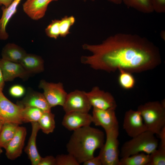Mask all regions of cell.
I'll return each instance as SVG.
<instances>
[{"mask_svg": "<svg viewBox=\"0 0 165 165\" xmlns=\"http://www.w3.org/2000/svg\"><path fill=\"white\" fill-rule=\"evenodd\" d=\"M82 48L92 54L82 56V63L109 73L122 69L139 73L153 69L161 63L158 48L137 34L117 33L99 44H84Z\"/></svg>", "mask_w": 165, "mask_h": 165, "instance_id": "cell-1", "label": "cell"}, {"mask_svg": "<svg viewBox=\"0 0 165 165\" xmlns=\"http://www.w3.org/2000/svg\"><path fill=\"white\" fill-rule=\"evenodd\" d=\"M104 132L90 126L73 131L66 145L68 153L80 164L93 157L97 149H101L105 142Z\"/></svg>", "mask_w": 165, "mask_h": 165, "instance_id": "cell-2", "label": "cell"}, {"mask_svg": "<svg viewBox=\"0 0 165 165\" xmlns=\"http://www.w3.org/2000/svg\"><path fill=\"white\" fill-rule=\"evenodd\" d=\"M140 113L147 130L158 135L165 126V101H149L140 105Z\"/></svg>", "mask_w": 165, "mask_h": 165, "instance_id": "cell-3", "label": "cell"}, {"mask_svg": "<svg viewBox=\"0 0 165 165\" xmlns=\"http://www.w3.org/2000/svg\"><path fill=\"white\" fill-rule=\"evenodd\" d=\"M158 145V140L154 134L146 130L125 142L121 148L119 156L125 157L141 152L150 154Z\"/></svg>", "mask_w": 165, "mask_h": 165, "instance_id": "cell-4", "label": "cell"}, {"mask_svg": "<svg viewBox=\"0 0 165 165\" xmlns=\"http://www.w3.org/2000/svg\"><path fill=\"white\" fill-rule=\"evenodd\" d=\"M119 127L106 131V140L99 156L102 165H119Z\"/></svg>", "mask_w": 165, "mask_h": 165, "instance_id": "cell-5", "label": "cell"}, {"mask_svg": "<svg viewBox=\"0 0 165 165\" xmlns=\"http://www.w3.org/2000/svg\"><path fill=\"white\" fill-rule=\"evenodd\" d=\"M39 87L43 90V94L51 108L57 105L63 106L68 93L62 83L50 82L42 80Z\"/></svg>", "mask_w": 165, "mask_h": 165, "instance_id": "cell-6", "label": "cell"}, {"mask_svg": "<svg viewBox=\"0 0 165 165\" xmlns=\"http://www.w3.org/2000/svg\"><path fill=\"white\" fill-rule=\"evenodd\" d=\"M62 107L65 113L72 112L88 113L92 107L86 92L76 90L68 94Z\"/></svg>", "mask_w": 165, "mask_h": 165, "instance_id": "cell-7", "label": "cell"}, {"mask_svg": "<svg viewBox=\"0 0 165 165\" xmlns=\"http://www.w3.org/2000/svg\"><path fill=\"white\" fill-rule=\"evenodd\" d=\"M23 108L15 104L0 91V119L4 123H12L19 125L22 123V113Z\"/></svg>", "mask_w": 165, "mask_h": 165, "instance_id": "cell-8", "label": "cell"}, {"mask_svg": "<svg viewBox=\"0 0 165 165\" xmlns=\"http://www.w3.org/2000/svg\"><path fill=\"white\" fill-rule=\"evenodd\" d=\"M89 101L93 108L102 109H115L117 106L115 100L109 92H106L97 86H95L86 92Z\"/></svg>", "mask_w": 165, "mask_h": 165, "instance_id": "cell-9", "label": "cell"}, {"mask_svg": "<svg viewBox=\"0 0 165 165\" xmlns=\"http://www.w3.org/2000/svg\"><path fill=\"white\" fill-rule=\"evenodd\" d=\"M123 128L127 134L133 138L147 130L143 119L138 110L130 109L124 114Z\"/></svg>", "mask_w": 165, "mask_h": 165, "instance_id": "cell-10", "label": "cell"}, {"mask_svg": "<svg viewBox=\"0 0 165 165\" xmlns=\"http://www.w3.org/2000/svg\"><path fill=\"white\" fill-rule=\"evenodd\" d=\"M115 109H102L93 108L92 115V123L101 126L105 131L119 127Z\"/></svg>", "mask_w": 165, "mask_h": 165, "instance_id": "cell-11", "label": "cell"}, {"mask_svg": "<svg viewBox=\"0 0 165 165\" xmlns=\"http://www.w3.org/2000/svg\"><path fill=\"white\" fill-rule=\"evenodd\" d=\"M92 123V115L88 113L72 112L65 113L62 124L68 130L73 131L82 127L90 126Z\"/></svg>", "mask_w": 165, "mask_h": 165, "instance_id": "cell-12", "label": "cell"}, {"mask_svg": "<svg viewBox=\"0 0 165 165\" xmlns=\"http://www.w3.org/2000/svg\"><path fill=\"white\" fill-rule=\"evenodd\" d=\"M0 67L5 82L11 81L18 77L25 80L31 74L27 71L20 63L2 58L0 59Z\"/></svg>", "mask_w": 165, "mask_h": 165, "instance_id": "cell-13", "label": "cell"}, {"mask_svg": "<svg viewBox=\"0 0 165 165\" xmlns=\"http://www.w3.org/2000/svg\"><path fill=\"white\" fill-rule=\"evenodd\" d=\"M26 134V128L19 126L15 135L5 149L6 155L8 159L14 160L20 156Z\"/></svg>", "mask_w": 165, "mask_h": 165, "instance_id": "cell-14", "label": "cell"}, {"mask_svg": "<svg viewBox=\"0 0 165 165\" xmlns=\"http://www.w3.org/2000/svg\"><path fill=\"white\" fill-rule=\"evenodd\" d=\"M17 104L23 108L32 107L38 108L44 112H51L49 105L43 94L33 90H29L25 96Z\"/></svg>", "mask_w": 165, "mask_h": 165, "instance_id": "cell-15", "label": "cell"}, {"mask_svg": "<svg viewBox=\"0 0 165 165\" xmlns=\"http://www.w3.org/2000/svg\"><path fill=\"white\" fill-rule=\"evenodd\" d=\"M58 0H27L23 4L25 13L31 19L38 20L45 16L50 2Z\"/></svg>", "mask_w": 165, "mask_h": 165, "instance_id": "cell-16", "label": "cell"}, {"mask_svg": "<svg viewBox=\"0 0 165 165\" xmlns=\"http://www.w3.org/2000/svg\"><path fill=\"white\" fill-rule=\"evenodd\" d=\"M32 131L24 151L27 154L32 165H38L41 157L39 154L36 146V138L40 128L38 122L31 123Z\"/></svg>", "mask_w": 165, "mask_h": 165, "instance_id": "cell-17", "label": "cell"}, {"mask_svg": "<svg viewBox=\"0 0 165 165\" xmlns=\"http://www.w3.org/2000/svg\"><path fill=\"white\" fill-rule=\"evenodd\" d=\"M21 0H13L7 8L2 7V14L0 18V40H5L9 37L6 28L10 19L16 13L17 7Z\"/></svg>", "mask_w": 165, "mask_h": 165, "instance_id": "cell-18", "label": "cell"}, {"mask_svg": "<svg viewBox=\"0 0 165 165\" xmlns=\"http://www.w3.org/2000/svg\"><path fill=\"white\" fill-rule=\"evenodd\" d=\"M20 63L31 74L41 73L44 70L43 59L35 54L27 53Z\"/></svg>", "mask_w": 165, "mask_h": 165, "instance_id": "cell-19", "label": "cell"}, {"mask_svg": "<svg viewBox=\"0 0 165 165\" xmlns=\"http://www.w3.org/2000/svg\"><path fill=\"white\" fill-rule=\"evenodd\" d=\"M27 53L25 50L13 43H8L3 48L2 58L12 62L20 63Z\"/></svg>", "mask_w": 165, "mask_h": 165, "instance_id": "cell-20", "label": "cell"}, {"mask_svg": "<svg viewBox=\"0 0 165 165\" xmlns=\"http://www.w3.org/2000/svg\"><path fill=\"white\" fill-rule=\"evenodd\" d=\"M19 125L4 123L0 133V147L5 149L16 132Z\"/></svg>", "mask_w": 165, "mask_h": 165, "instance_id": "cell-21", "label": "cell"}, {"mask_svg": "<svg viewBox=\"0 0 165 165\" xmlns=\"http://www.w3.org/2000/svg\"><path fill=\"white\" fill-rule=\"evenodd\" d=\"M149 154L141 152L120 159L119 165H148Z\"/></svg>", "mask_w": 165, "mask_h": 165, "instance_id": "cell-22", "label": "cell"}, {"mask_svg": "<svg viewBox=\"0 0 165 165\" xmlns=\"http://www.w3.org/2000/svg\"><path fill=\"white\" fill-rule=\"evenodd\" d=\"M55 115L51 112H44L38 122L40 129L44 133H52L55 127Z\"/></svg>", "mask_w": 165, "mask_h": 165, "instance_id": "cell-23", "label": "cell"}, {"mask_svg": "<svg viewBox=\"0 0 165 165\" xmlns=\"http://www.w3.org/2000/svg\"><path fill=\"white\" fill-rule=\"evenodd\" d=\"M127 6L141 13L149 14L153 12L150 0H122Z\"/></svg>", "mask_w": 165, "mask_h": 165, "instance_id": "cell-24", "label": "cell"}, {"mask_svg": "<svg viewBox=\"0 0 165 165\" xmlns=\"http://www.w3.org/2000/svg\"><path fill=\"white\" fill-rule=\"evenodd\" d=\"M43 112L41 110L36 108H23L22 113L23 122H38Z\"/></svg>", "mask_w": 165, "mask_h": 165, "instance_id": "cell-25", "label": "cell"}, {"mask_svg": "<svg viewBox=\"0 0 165 165\" xmlns=\"http://www.w3.org/2000/svg\"><path fill=\"white\" fill-rule=\"evenodd\" d=\"M119 71L118 81L120 86L125 90L133 88L135 85V79L132 73L122 69Z\"/></svg>", "mask_w": 165, "mask_h": 165, "instance_id": "cell-26", "label": "cell"}, {"mask_svg": "<svg viewBox=\"0 0 165 165\" xmlns=\"http://www.w3.org/2000/svg\"><path fill=\"white\" fill-rule=\"evenodd\" d=\"M165 165V147L160 146L149 154V160L148 165Z\"/></svg>", "mask_w": 165, "mask_h": 165, "instance_id": "cell-27", "label": "cell"}, {"mask_svg": "<svg viewBox=\"0 0 165 165\" xmlns=\"http://www.w3.org/2000/svg\"><path fill=\"white\" fill-rule=\"evenodd\" d=\"M75 21V18L73 16H66L59 20L60 36L65 37L70 33L69 30Z\"/></svg>", "mask_w": 165, "mask_h": 165, "instance_id": "cell-28", "label": "cell"}, {"mask_svg": "<svg viewBox=\"0 0 165 165\" xmlns=\"http://www.w3.org/2000/svg\"><path fill=\"white\" fill-rule=\"evenodd\" d=\"M45 31L49 37L56 39L60 36L59 20H52L45 29Z\"/></svg>", "mask_w": 165, "mask_h": 165, "instance_id": "cell-29", "label": "cell"}, {"mask_svg": "<svg viewBox=\"0 0 165 165\" xmlns=\"http://www.w3.org/2000/svg\"><path fill=\"white\" fill-rule=\"evenodd\" d=\"M56 165H79L75 158L71 154L58 155L55 157Z\"/></svg>", "mask_w": 165, "mask_h": 165, "instance_id": "cell-30", "label": "cell"}, {"mask_svg": "<svg viewBox=\"0 0 165 165\" xmlns=\"http://www.w3.org/2000/svg\"><path fill=\"white\" fill-rule=\"evenodd\" d=\"M9 92L10 94L14 97H20L24 94L25 89L22 85L16 84L10 87Z\"/></svg>", "mask_w": 165, "mask_h": 165, "instance_id": "cell-31", "label": "cell"}, {"mask_svg": "<svg viewBox=\"0 0 165 165\" xmlns=\"http://www.w3.org/2000/svg\"><path fill=\"white\" fill-rule=\"evenodd\" d=\"M153 11L158 13L165 12V0H150Z\"/></svg>", "mask_w": 165, "mask_h": 165, "instance_id": "cell-32", "label": "cell"}, {"mask_svg": "<svg viewBox=\"0 0 165 165\" xmlns=\"http://www.w3.org/2000/svg\"><path fill=\"white\" fill-rule=\"evenodd\" d=\"M38 165H56L55 158L51 156L41 157Z\"/></svg>", "mask_w": 165, "mask_h": 165, "instance_id": "cell-33", "label": "cell"}, {"mask_svg": "<svg viewBox=\"0 0 165 165\" xmlns=\"http://www.w3.org/2000/svg\"><path fill=\"white\" fill-rule=\"evenodd\" d=\"M84 165H102L101 161L99 155L85 161L83 163Z\"/></svg>", "mask_w": 165, "mask_h": 165, "instance_id": "cell-34", "label": "cell"}, {"mask_svg": "<svg viewBox=\"0 0 165 165\" xmlns=\"http://www.w3.org/2000/svg\"><path fill=\"white\" fill-rule=\"evenodd\" d=\"M158 135L160 140V146L165 147V126L162 129Z\"/></svg>", "mask_w": 165, "mask_h": 165, "instance_id": "cell-35", "label": "cell"}, {"mask_svg": "<svg viewBox=\"0 0 165 165\" xmlns=\"http://www.w3.org/2000/svg\"><path fill=\"white\" fill-rule=\"evenodd\" d=\"M5 81L1 69L0 67V91H2L5 86Z\"/></svg>", "mask_w": 165, "mask_h": 165, "instance_id": "cell-36", "label": "cell"}, {"mask_svg": "<svg viewBox=\"0 0 165 165\" xmlns=\"http://www.w3.org/2000/svg\"><path fill=\"white\" fill-rule=\"evenodd\" d=\"M13 0H0V6L3 5L5 8L8 7Z\"/></svg>", "mask_w": 165, "mask_h": 165, "instance_id": "cell-37", "label": "cell"}, {"mask_svg": "<svg viewBox=\"0 0 165 165\" xmlns=\"http://www.w3.org/2000/svg\"><path fill=\"white\" fill-rule=\"evenodd\" d=\"M108 1L111 2L115 4L119 5L122 3V0H108Z\"/></svg>", "mask_w": 165, "mask_h": 165, "instance_id": "cell-38", "label": "cell"}, {"mask_svg": "<svg viewBox=\"0 0 165 165\" xmlns=\"http://www.w3.org/2000/svg\"><path fill=\"white\" fill-rule=\"evenodd\" d=\"M160 36L161 38L165 40V31H162L160 33Z\"/></svg>", "mask_w": 165, "mask_h": 165, "instance_id": "cell-39", "label": "cell"}, {"mask_svg": "<svg viewBox=\"0 0 165 165\" xmlns=\"http://www.w3.org/2000/svg\"><path fill=\"white\" fill-rule=\"evenodd\" d=\"M4 123V122L3 121L0 119V133L1 131Z\"/></svg>", "mask_w": 165, "mask_h": 165, "instance_id": "cell-40", "label": "cell"}, {"mask_svg": "<svg viewBox=\"0 0 165 165\" xmlns=\"http://www.w3.org/2000/svg\"><path fill=\"white\" fill-rule=\"evenodd\" d=\"M1 148H2L0 147V155L1 154L2 152V149H1Z\"/></svg>", "mask_w": 165, "mask_h": 165, "instance_id": "cell-41", "label": "cell"}, {"mask_svg": "<svg viewBox=\"0 0 165 165\" xmlns=\"http://www.w3.org/2000/svg\"><path fill=\"white\" fill-rule=\"evenodd\" d=\"M84 2H86L87 0H82ZM91 1H94L95 0H91Z\"/></svg>", "mask_w": 165, "mask_h": 165, "instance_id": "cell-42", "label": "cell"}]
</instances>
